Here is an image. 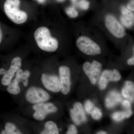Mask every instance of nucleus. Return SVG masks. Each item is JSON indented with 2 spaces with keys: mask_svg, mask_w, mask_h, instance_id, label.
<instances>
[{
  "mask_svg": "<svg viewBox=\"0 0 134 134\" xmlns=\"http://www.w3.org/2000/svg\"><path fill=\"white\" fill-rule=\"evenodd\" d=\"M34 37L37 44L41 50L52 52L58 49V40L51 36L50 31L47 27H39L34 32Z\"/></svg>",
  "mask_w": 134,
  "mask_h": 134,
  "instance_id": "nucleus-1",
  "label": "nucleus"
},
{
  "mask_svg": "<svg viewBox=\"0 0 134 134\" xmlns=\"http://www.w3.org/2000/svg\"><path fill=\"white\" fill-rule=\"evenodd\" d=\"M20 0H7L4 5V11L7 16L15 23L21 24L26 21L28 15L19 9Z\"/></svg>",
  "mask_w": 134,
  "mask_h": 134,
  "instance_id": "nucleus-2",
  "label": "nucleus"
},
{
  "mask_svg": "<svg viewBox=\"0 0 134 134\" xmlns=\"http://www.w3.org/2000/svg\"><path fill=\"white\" fill-rule=\"evenodd\" d=\"M76 44L79 50L87 55H97L101 53V50L98 45L86 36L79 37L77 40Z\"/></svg>",
  "mask_w": 134,
  "mask_h": 134,
  "instance_id": "nucleus-3",
  "label": "nucleus"
},
{
  "mask_svg": "<svg viewBox=\"0 0 134 134\" xmlns=\"http://www.w3.org/2000/svg\"><path fill=\"white\" fill-rule=\"evenodd\" d=\"M50 98V95L47 92L41 88L35 86L28 89L25 95L26 100L33 104L44 103Z\"/></svg>",
  "mask_w": 134,
  "mask_h": 134,
  "instance_id": "nucleus-4",
  "label": "nucleus"
},
{
  "mask_svg": "<svg viewBox=\"0 0 134 134\" xmlns=\"http://www.w3.org/2000/svg\"><path fill=\"white\" fill-rule=\"evenodd\" d=\"M105 24L108 30L115 37L122 38L126 35L125 28L113 15L106 16Z\"/></svg>",
  "mask_w": 134,
  "mask_h": 134,
  "instance_id": "nucleus-5",
  "label": "nucleus"
},
{
  "mask_svg": "<svg viewBox=\"0 0 134 134\" xmlns=\"http://www.w3.org/2000/svg\"><path fill=\"white\" fill-rule=\"evenodd\" d=\"M102 68V64L96 60H93L92 63L87 62L83 66L84 72L93 85L96 84L98 80Z\"/></svg>",
  "mask_w": 134,
  "mask_h": 134,
  "instance_id": "nucleus-6",
  "label": "nucleus"
},
{
  "mask_svg": "<svg viewBox=\"0 0 134 134\" xmlns=\"http://www.w3.org/2000/svg\"><path fill=\"white\" fill-rule=\"evenodd\" d=\"M35 110L34 118L37 120L42 121L45 119L47 114L56 112L57 108L52 103H41L35 104L33 106Z\"/></svg>",
  "mask_w": 134,
  "mask_h": 134,
  "instance_id": "nucleus-7",
  "label": "nucleus"
},
{
  "mask_svg": "<svg viewBox=\"0 0 134 134\" xmlns=\"http://www.w3.org/2000/svg\"><path fill=\"white\" fill-rule=\"evenodd\" d=\"M21 59L19 57L14 58L12 60L9 69L6 71L1 80L3 86H8L12 81V78L21 66Z\"/></svg>",
  "mask_w": 134,
  "mask_h": 134,
  "instance_id": "nucleus-8",
  "label": "nucleus"
},
{
  "mask_svg": "<svg viewBox=\"0 0 134 134\" xmlns=\"http://www.w3.org/2000/svg\"><path fill=\"white\" fill-rule=\"evenodd\" d=\"M41 80L44 86L48 90L54 92L61 91L60 79L56 76L43 74Z\"/></svg>",
  "mask_w": 134,
  "mask_h": 134,
  "instance_id": "nucleus-9",
  "label": "nucleus"
},
{
  "mask_svg": "<svg viewBox=\"0 0 134 134\" xmlns=\"http://www.w3.org/2000/svg\"><path fill=\"white\" fill-rule=\"evenodd\" d=\"M121 78V76L119 72L117 70H105L102 73L99 79V88L101 90H104L106 88L108 82L110 81H119Z\"/></svg>",
  "mask_w": 134,
  "mask_h": 134,
  "instance_id": "nucleus-10",
  "label": "nucleus"
},
{
  "mask_svg": "<svg viewBox=\"0 0 134 134\" xmlns=\"http://www.w3.org/2000/svg\"><path fill=\"white\" fill-rule=\"evenodd\" d=\"M61 91L64 95H67L70 90V70L68 67L62 66L59 69Z\"/></svg>",
  "mask_w": 134,
  "mask_h": 134,
  "instance_id": "nucleus-11",
  "label": "nucleus"
},
{
  "mask_svg": "<svg viewBox=\"0 0 134 134\" xmlns=\"http://www.w3.org/2000/svg\"><path fill=\"white\" fill-rule=\"evenodd\" d=\"M70 114L72 120L76 125H81L86 121L85 114L81 103H75L74 107L70 110Z\"/></svg>",
  "mask_w": 134,
  "mask_h": 134,
  "instance_id": "nucleus-12",
  "label": "nucleus"
},
{
  "mask_svg": "<svg viewBox=\"0 0 134 134\" xmlns=\"http://www.w3.org/2000/svg\"><path fill=\"white\" fill-rule=\"evenodd\" d=\"M23 70L19 69L16 72V77L12 82H10L8 85L7 91L10 94L16 95L19 94L21 91L19 84L21 80V76Z\"/></svg>",
  "mask_w": 134,
  "mask_h": 134,
  "instance_id": "nucleus-13",
  "label": "nucleus"
},
{
  "mask_svg": "<svg viewBox=\"0 0 134 134\" xmlns=\"http://www.w3.org/2000/svg\"><path fill=\"white\" fill-rule=\"evenodd\" d=\"M121 10L122 14L121 22L126 28H131L134 24V14L125 7H122Z\"/></svg>",
  "mask_w": 134,
  "mask_h": 134,
  "instance_id": "nucleus-14",
  "label": "nucleus"
},
{
  "mask_svg": "<svg viewBox=\"0 0 134 134\" xmlns=\"http://www.w3.org/2000/svg\"><path fill=\"white\" fill-rule=\"evenodd\" d=\"M122 100L121 96L116 91L111 92L107 96L105 100L106 106L108 108L114 107Z\"/></svg>",
  "mask_w": 134,
  "mask_h": 134,
  "instance_id": "nucleus-15",
  "label": "nucleus"
},
{
  "mask_svg": "<svg viewBox=\"0 0 134 134\" xmlns=\"http://www.w3.org/2000/svg\"><path fill=\"white\" fill-rule=\"evenodd\" d=\"M122 96L130 102L134 101V84L130 81L126 82L125 86L122 90Z\"/></svg>",
  "mask_w": 134,
  "mask_h": 134,
  "instance_id": "nucleus-16",
  "label": "nucleus"
},
{
  "mask_svg": "<svg viewBox=\"0 0 134 134\" xmlns=\"http://www.w3.org/2000/svg\"><path fill=\"white\" fill-rule=\"evenodd\" d=\"M42 134H58L59 130L57 125L52 121H48L45 125V129L40 133Z\"/></svg>",
  "mask_w": 134,
  "mask_h": 134,
  "instance_id": "nucleus-17",
  "label": "nucleus"
},
{
  "mask_svg": "<svg viewBox=\"0 0 134 134\" xmlns=\"http://www.w3.org/2000/svg\"><path fill=\"white\" fill-rule=\"evenodd\" d=\"M133 112L130 110H125L123 111H118L114 113L112 116L113 119L116 121H121L132 115Z\"/></svg>",
  "mask_w": 134,
  "mask_h": 134,
  "instance_id": "nucleus-18",
  "label": "nucleus"
},
{
  "mask_svg": "<svg viewBox=\"0 0 134 134\" xmlns=\"http://www.w3.org/2000/svg\"><path fill=\"white\" fill-rule=\"evenodd\" d=\"M5 130L8 134H21V132L16 129V127L14 124L10 122H7L5 124Z\"/></svg>",
  "mask_w": 134,
  "mask_h": 134,
  "instance_id": "nucleus-19",
  "label": "nucleus"
},
{
  "mask_svg": "<svg viewBox=\"0 0 134 134\" xmlns=\"http://www.w3.org/2000/svg\"><path fill=\"white\" fill-rule=\"evenodd\" d=\"M66 13L70 17L75 18L78 16V12L75 8L70 7L68 8L66 10Z\"/></svg>",
  "mask_w": 134,
  "mask_h": 134,
  "instance_id": "nucleus-20",
  "label": "nucleus"
},
{
  "mask_svg": "<svg viewBox=\"0 0 134 134\" xmlns=\"http://www.w3.org/2000/svg\"><path fill=\"white\" fill-rule=\"evenodd\" d=\"M92 118L96 120H99L102 116V113L100 109L95 107L91 113Z\"/></svg>",
  "mask_w": 134,
  "mask_h": 134,
  "instance_id": "nucleus-21",
  "label": "nucleus"
},
{
  "mask_svg": "<svg viewBox=\"0 0 134 134\" xmlns=\"http://www.w3.org/2000/svg\"><path fill=\"white\" fill-rule=\"evenodd\" d=\"M30 72L29 70H26L23 72L21 76V80L23 82L24 86L26 87L28 85V78L30 76Z\"/></svg>",
  "mask_w": 134,
  "mask_h": 134,
  "instance_id": "nucleus-22",
  "label": "nucleus"
},
{
  "mask_svg": "<svg viewBox=\"0 0 134 134\" xmlns=\"http://www.w3.org/2000/svg\"><path fill=\"white\" fill-rule=\"evenodd\" d=\"M85 107L86 111L89 114H91L95 107L92 102L90 100H88L85 102Z\"/></svg>",
  "mask_w": 134,
  "mask_h": 134,
  "instance_id": "nucleus-23",
  "label": "nucleus"
},
{
  "mask_svg": "<svg viewBox=\"0 0 134 134\" xmlns=\"http://www.w3.org/2000/svg\"><path fill=\"white\" fill-rule=\"evenodd\" d=\"M79 7L83 10H87L88 9L90 3L85 0H81L78 3Z\"/></svg>",
  "mask_w": 134,
  "mask_h": 134,
  "instance_id": "nucleus-24",
  "label": "nucleus"
},
{
  "mask_svg": "<svg viewBox=\"0 0 134 134\" xmlns=\"http://www.w3.org/2000/svg\"><path fill=\"white\" fill-rule=\"evenodd\" d=\"M67 134H76L77 133V130L76 127L74 125H71L69 127L68 130L67 131Z\"/></svg>",
  "mask_w": 134,
  "mask_h": 134,
  "instance_id": "nucleus-25",
  "label": "nucleus"
},
{
  "mask_svg": "<svg viewBox=\"0 0 134 134\" xmlns=\"http://www.w3.org/2000/svg\"><path fill=\"white\" fill-rule=\"evenodd\" d=\"M122 106L125 110H130L131 109V103L129 100H125L122 102Z\"/></svg>",
  "mask_w": 134,
  "mask_h": 134,
  "instance_id": "nucleus-26",
  "label": "nucleus"
},
{
  "mask_svg": "<svg viewBox=\"0 0 134 134\" xmlns=\"http://www.w3.org/2000/svg\"><path fill=\"white\" fill-rule=\"evenodd\" d=\"M134 1H132L130 2L128 4L127 6V8L128 9L130 10L133 11L134 10Z\"/></svg>",
  "mask_w": 134,
  "mask_h": 134,
  "instance_id": "nucleus-27",
  "label": "nucleus"
},
{
  "mask_svg": "<svg viewBox=\"0 0 134 134\" xmlns=\"http://www.w3.org/2000/svg\"><path fill=\"white\" fill-rule=\"evenodd\" d=\"M127 64L130 65H133L134 64V56L132 58H130L127 61Z\"/></svg>",
  "mask_w": 134,
  "mask_h": 134,
  "instance_id": "nucleus-28",
  "label": "nucleus"
},
{
  "mask_svg": "<svg viewBox=\"0 0 134 134\" xmlns=\"http://www.w3.org/2000/svg\"><path fill=\"white\" fill-rule=\"evenodd\" d=\"M6 70L3 68L0 69V75H4L6 73Z\"/></svg>",
  "mask_w": 134,
  "mask_h": 134,
  "instance_id": "nucleus-29",
  "label": "nucleus"
},
{
  "mask_svg": "<svg viewBox=\"0 0 134 134\" xmlns=\"http://www.w3.org/2000/svg\"><path fill=\"white\" fill-rule=\"evenodd\" d=\"M2 38V32L1 30V27H0V43L1 42Z\"/></svg>",
  "mask_w": 134,
  "mask_h": 134,
  "instance_id": "nucleus-30",
  "label": "nucleus"
},
{
  "mask_svg": "<svg viewBox=\"0 0 134 134\" xmlns=\"http://www.w3.org/2000/svg\"><path fill=\"white\" fill-rule=\"evenodd\" d=\"M97 134H107L106 132H105V131H100V132H98L97 133Z\"/></svg>",
  "mask_w": 134,
  "mask_h": 134,
  "instance_id": "nucleus-31",
  "label": "nucleus"
},
{
  "mask_svg": "<svg viewBox=\"0 0 134 134\" xmlns=\"http://www.w3.org/2000/svg\"><path fill=\"white\" fill-rule=\"evenodd\" d=\"M38 3H43L45 2L46 0H36Z\"/></svg>",
  "mask_w": 134,
  "mask_h": 134,
  "instance_id": "nucleus-32",
  "label": "nucleus"
},
{
  "mask_svg": "<svg viewBox=\"0 0 134 134\" xmlns=\"http://www.w3.org/2000/svg\"><path fill=\"white\" fill-rule=\"evenodd\" d=\"M1 134H7V132H6V131H5V130H3L2 132H1Z\"/></svg>",
  "mask_w": 134,
  "mask_h": 134,
  "instance_id": "nucleus-33",
  "label": "nucleus"
},
{
  "mask_svg": "<svg viewBox=\"0 0 134 134\" xmlns=\"http://www.w3.org/2000/svg\"><path fill=\"white\" fill-rule=\"evenodd\" d=\"M59 2H62L64 1L65 0H57Z\"/></svg>",
  "mask_w": 134,
  "mask_h": 134,
  "instance_id": "nucleus-34",
  "label": "nucleus"
},
{
  "mask_svg": "<svg viewBox=\"0 0 134 134\" xmlns=\"http://www.w3.org/2000/svg\"><path fill=\"white\" fill-rule=\"evenodd\" d=\"M73 1H76V0H72Z\"/></svg>",
  "mask_w": 134,
  "mask_h": 134,
  "instance_id": "nucleus-35",
  "label": "nucleus"
}]
</instances>
